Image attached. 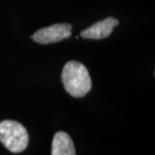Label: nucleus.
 <instances>
[{"mask_svg": "<svg viewBox=\"0 0 155 155\" xmlns=\"http://www.w3.org/2000/svg\"><path fill=\"white\" fill-rule=\"evenodd\" d=\"M52 155H76L72 138L65 132L55 134L52 143Z\"/></svg>", "mask_w": 155, "mask_h": 155, "instance_id": "nucleus-5", "label": "nucleus"}, {"mask_svg": "<svg viewBox=\"0 0 155 155\" xmlns=\"http://www.w3.org/2000/svg\"><path fill=\"white\" fill-rule=\"evenodd\" d=\"M61 80L68 94L82 97L91 89V79L87 68L78 61H68L62 70Z\"/></svg>", "mask_w": 155, "mask_h": 155, "instance_id": "nucleus-1", "label": "nucleus"}, {"mask_svg": "<svg viewBox=\"0 0 155 155\" xmlns=\"http://www.w3.org/2000/svg\"><path fill=\"white\" fill-rule=\"evenodd\" d=\"M119 24V21L114 17H108L96 22L90 28L83 30L80 35L84 39L100 40L107 38L113 31V28Z\"/></svg>", "mask_w": 155, "mask_h": 155, "instance_id": "nucleus-4", "label": "nucleus"}, {"mask_svg": "<svg viewBox=\"0 0 155 155\" xmlns=\"http://www.w3.org/2000/svg\"><path fill=\"white\" fill-rule=\"evenodd\" d=\"M0 141L12 153H21L28 144V132L16 121H3L0 122Z\"/></svg>", "mask_w": 155, "mask_h": 155, "instance_id": "nucleus-2", "label": "nucleus"}, {"mask_svg": "<svg viewBox=\"0 0 155 155\" xmlns=\"http://www.w3.org/2000/svg\"><path fill=\"white\" fill-rule=\"evenodd\" d=\"M72 35V25L69 23H56L39 29L31 36L41 44H50L69 38Z\"/></svg>", "mask_w": 155, "mask_h": 155, "instance_id": "nucleus-3", "label": "nucleus"}]
</instances>
